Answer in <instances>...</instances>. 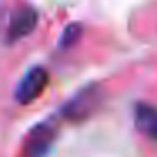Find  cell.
<instances>
[{
    "label": "cell",
    "instance_id": "1",
    "mask_svg": "<svg viewBox=\"0 0 157 157\" xmlns=\"http://www.w3.org/2000/svg\"><path fill=\"white\" fill-rule=\"evenodd\" d=\"M49 83V73L42 66H34L31 68L21 79L14 90V98L21 105H29L36 101L42 95Z\"/></svg>",
    "mask_w": 157,
    "mask_h": 157
},
{
    "label": "cell",
    "instance_id": "2",
    "mask_svg": "<svg viewBox=\"0 0 157 157\" xmlns=\"http://www.w3.org/2000/svg\"><path fill=\"white\" fill-rule=\"evenodd\" d=\"M100 100H101L100 88H96V86L83 88L81 91L76 93L73 98H69L63 105L61 115L69 122H81V120L88 118L95 112Z\"/></svg>",
    "mask_w": 157,
    "mask_h": 157
},
{
    "label": "cell",
    "instance_id": "3",
    "mask_svg": "<svg viewBox=\"0 0 157 157\" xmlns=\"http://www.w3.org/2000/svg\"><path fill=\"white\" fill-rule=\"evenodd\" d=\"M37 22H39V14L36 9L29 7V5L19 7L10 15L7 31H5V42L14 44V42L24 39L25 36H29L36 29Z\"/></svg>",
    "mask_w": 157,
    "mask_h": 157
},
{
    "label": "cell",
    "instance_id": "4",
    "mask_svg": "<svg viewBox=\"0 0 157 157\" xmlns=\"http://www.w3.org/2000/svg\"><path fill=\"white\" fill-rule=\"evenodd\" d=\"M56 139V128L51 123H37L27 133L22 154L24 157H46Z\"/></svg>",
    "mask_w": 157,
    "mask_h": 157
},
{
    "label": "cell",
    "instance_id": "5",
    "mask_svg": "<svg viewBox=\"0 0 157 157\" xmlns=\"http://www.w3.org/2000/svg\"><path fill=\"white\" fill-rule=\"evenodd\" d=\"M135 125L145 137L157 142V106L149 103H137L133 112Z\"/></svg>",
    "mask_w": 157,
    "mask_h": 157
},
{
    "label": "cell",
    "instance_id": "6",
    "mask_svg": "<svg viewBox=\"0 0 157 157\" xmlns=\"http://www.w3.org/2000/svg\"><path fill=\"white\" fill-rule=\"evenodd\" d=\"M79 36H81V25L79 24L68 25L64 29V32H63L61 39H59V48H69V46H73L79 39Z\"/></svg>",
    "mask_w": 157,
    "mask_h": 157
}]
</instances>
